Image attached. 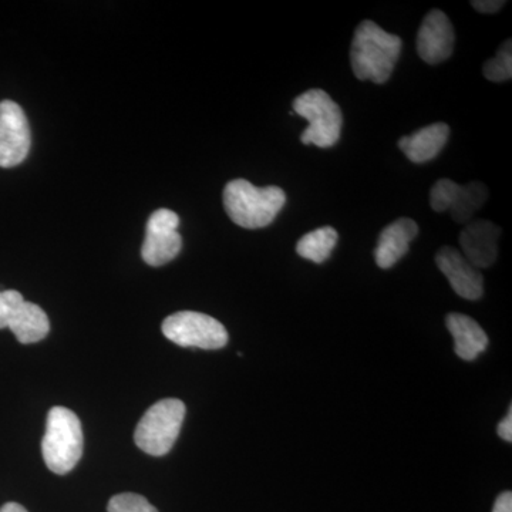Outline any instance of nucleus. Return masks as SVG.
I'll return each instance as SVG.
<instances>
[{"mask_svg":"<svg viewBox=\"0 0 512 512\" xmlns=\"http://www.w3.org/2000/svg\"><path fill=\"white\" fill-rule=\"evenodd\" d=\"M402 46L399 36L390 35L372 20H363L357 26L350 47L353 73L359 80L386 83L396 67Z\"/></svg>","mask_w":512,"mask_h":512,"instance_id":"f257e3e1","label":"nucleus"},{"mask_svg":"<svg viewBox=\"0 0 512 512\" xmlns=\"http://www.w3.org/2000/svg\"><path fill=\"white\" fill-rule=\"evenodd\" d=\"M286 202L282 188L255 187L247 180H234L225 185L224 207L234 224L247 229L268 227Z\"/></svg>","mask_w":512,"mask_h":512,"instance_id":"f03ea898","label":"nucleus"},{"mask_svg":"<svg viewBox=\"0 0 512 512\" xmlns=\"http://www.w3.org/2000/svg\"><path fill=\"white\" fill-rule=\"evenodd\" d=\"M83 429L77 414L66 407L56 406L47 414L42 454L50 471L70 473L83 456Z\"/></svg>","mask_w":512,"mask_h":512,"instance_id":"7ed1b4c3","label":"nucleus"},{"mask_svg":"<svg viewBox=\"0 0 512 512\" xmlns=\"http://www.w3.org/2000/svg\"><path fill=\"white\" fill-rule=\"evenodd\" d=\"M293 113L309 123L303 131L301 141L306 146L329 148L338 144L342 133V110L325 90L312 89L296 97Z\"/></svg>","mask_w":512,"mask_h":512,"instance_id":"20e7f679","label":"nucleus"},{"mask_svg":"<svg viewBox=\"0 0 512 512\" xmlns=\"http://www.w3.org/2000/svg\"><path fill=\"white\" fill-rule=\"evenodd\" d=\"M185 413V404L178 399H164L153 404L134 433L137 447L154 457L170 453L180 434Z\"/></svg>","mask_w":512,"mask_h":512,"instance_id":"39448f33","label":"nucleus"},{"mask_svg":"<svg viewBox=\"0 0 512 512\" xmlns=\"http://www.w3.org/2000/svg\"><path fill=\"white\" fill-rule=\"evenodd\" d=\"M165 338L181 348L217 350L227 346L228 332L221 322L200 312H177L161 326Z\"/></svg>","mask_w":512,"mask_h":512,"instance_id":"423d86ee","label":"nucleus"},{"mask_svg":"<svg viewBox=\"0 0 512 512\" xmlns=\"http://www.w3.org/2000/svg\"><path fill=\"white\" fill-rule=\"evenodd\" d=\"M180 218L174 211L157 210L147 222L146 239H144L141 256L150 266H161L173 261L180 254L183 238L177 228Z\"/></svg>","mask_w":512,"mask_h":512,"instance_id":"0eeeda50","label":"nucleus"},{"mask_svg":"<svg viewBox=\"0 0 512 512\" xmlns=\"http://www.w3.org/2000/svg\"><path fill=\"white\" fill-rule=\"evenodd\" d=\"M32 144L25 111L12 100L0 101V167L12 168L26 160Z\"/></svg>","mask_w":512,"mask_h":512,"instance_id":"6e6552de","label":"nucleus"},{"mask_svg":"<svg viewBox=\"0 0 512 512\" xmlns=\"http://www.w3.org/2000/svg\"><path fill=\"white\" fill-rule=\"evenodd\" d=\"M454 42L456 35L446 13L437 9L427 13L416 39L420 59L429 64L446 62L453 55Z\"/></svg>","mask_w":512,"mask_h":512,"instance_id":"1a4fd4ad","label":"nucleus"},{"mask_svg":"<svg viewBox=\"0 0 512 512\" xmlns=\"http://www.w3.org/2000/svg\"><path fill=\"white\" fill-rule=\"evenodd\" d=\"M436 264L458 296L467 301H478L483 296V274L460 251L451 247L441 248L436 255Z\"/></svg>","mask_w":512,"mask_h":512,"instance_id":"9d476101","label":"nucleus"},{"mask_svg":"<svg viewBox=\"0 0 512 512\" xmlns=\"http://www.w3.org/2000/svg\"><path fill=\"white\" fill-rule=\"evenodd\" d=\"M501 229L487 220L470 221L461 231V254L477 269H487L495 264L498 256V238Z\"/></svg>","mask_w":512,"mask_h":512,"instance_id":"9b49d317","label":"nucleus"},{"mask_svg":"<svg viewBox=\"0 0 512 512\" xmlns=\"http://www.w3.org/2000/svg\"><path fill=\"white\" fill-rule=\"evenodd\" d=\"M419 235V225L410 218H400L387 225L380 232L375 249L376 264L389 269L396 265L409 252L410 242Z\"/></svg>","mask_w":512,"mask_h":512,"instance_id":"f8f14e48","label":"nucleus"},{"mask_svg":"<svg viewBox=\"0 0 512 512\" xmlns=\"http://www.w3.org/2000/svg\"><path fill=\"white\" fill-rule=\"evenodd\" d=\"M448 137L450 127L446 123H434L414 131L412 136L400 138L399 148L412 163L423 164L439 156Z\"/></svg>","mask_w":512,"mask_h":512,"instance_id":"ddd939ff","label":"nucleus"},{"mask_svg":"<svg viewBox=\"0 0 512 512\" xmlns=\"http://www.w3.org/2000/svg\"><path fill=\"white\" fill-rule=\"evenodd\" d=\"M448 332L454 338V350L460 359L473 362L488 346L487 333L470 316L450 313L446 319Z\"/></svg>","mask_w":512,"mask_h":512,"instance_id":"4468645a","label":"nucleus"},{"mask_svg":"<svg viewBox=\"0 0 512 512\" xmlns=\"http://www.w3.org/2000/svg\"><path fill=\"white\" fill-rule=\"evenodd\" d=\"M8 328L23 345L40 342L49 335L50 322L46 312L36 303L23 301L13 312Z\"/></svg>","mask_w":512,"mask_h":512,"instance_id":"2eb2a0df","label":"nucleus"},{"mask_svg":"<svg viewBox=\"0 0 512 512\" xmlns=\"http://www.w3.org/2000/svg\"><path fill=\"white\" fill-rule=\"evenodd\" d=\"M338 239V231L335 228H318L299 239L296 252L308 261L323 264L332 255L333 249L338 244Z\"/></svg>","mask_w":512,"mask_h":512,"instance_id":"dca6fc26","label":"nucleus"},{"mask_svg":"<svg viewBox=\"0 0 512 512\" xmlns=\"http://www.w3.org/2000/svg\"><path fill=\"white\" fill-rule=\"evenodd\" d=\"M487 200L488 188L483 183L474 181V183L461 185L456 201L450 208L451 218L457 224H468L473 220L476 212L484 207Z\"/></svg>","mask_w":512,"mask_h":512,"instance_id":"f3484780","label":"nucleus"},{"mask_svg":"<svg viewBox=\"0 0 512 512\" xmlns=\"http://www.w3.org/2000/svg\"><path fill=\"white\" fill-rule=\"evenodd\" d=\"M484 77L490 82L501 83L512 77V42L505 40L497 56L487 60L483 66Z\"/></svg>","mask_w":512,"mask_h":512,"instance_id":"a211bd4d","label":"nucleus"},{"mask_svg":"<svg viewBox=\"0 0 512 512\" xmlns=\"http://www.w3.org/2000/svg\"><path fill=\"white\" fill-rule=\"evenodd\" d=\"M461 185L443 178L433 185L430 191V205L436 212L450 211L456 201Z\"/></svg>","mask_w":512,"mask_h":512,"instance_id":"6ab92c4d","label":"nucleus"},{"mask_svg":"<svg viewBox=\"0 0 512 512\" xmlns=\"http://www.w3.org/2000/svg\"><path fill=\"white\" fill-rule=\"evenodd\" d=\"M109 512H158L143 495L124 493L114 495L107 505Z\"/></svg>","mask_w":512,"mask_h":512,"instance_id":"aec40b11","label":"nucleus"},{"mask_svg":"<svg viewBox=\"0 0 512 512\" xmlns=\"http://www.w3.org/2000/svg\"><path fill=\"white\" fill-rule=\"evenodd\" d=\"M25 301L18 291H0V329L8 328L16 308Z\"/></svg>","mask_w":512,"mask_h":512,"instance_id":"412c9836","label":"nucleus"},{"mask_svg":"<svg viewBox=\"0 0 512 512\" xmlns=\"http://www.w3.org/2000/svg\"><path fill=\"white\" fill-rule=\"evenodd\" d=\"M504 5V0H474V2H471L474 9L481 13H487V15H493V13L503 9Z\"/></svg>","mask_w":512,"mask_h":512,"instance_id":"4be33fe9","label":"nucleus"},{"mask_svg":"<svg viewBox=\"0 0 512 512\" xmlns=\"http://www.w3.org/2000/svg\"><path fill=\"white\" fill-rule=\"evenodd\" d=\"M498 436L501 437L507 443H511L512 441V409L508 410L507 416L504 417L503 420L500 421L497 427Z\"/></svg>","mask_w":512,"mask_h":512,"instance_id":"5701e85b","label":"nucleus"},{"mask_svg":"<svg viewBox=\"0 0 512 512\" xmlns=\"http://www.w3.org/2000/svg\"><path fill=\"white\" fill-rule=\"evenodd\" d=\"M493 512H512V494L510 491L503 493L495 501Z\"/></svg>","mask_w":512,"mask_h":512,"instance_id":"b1692460","label":"nucleus"},{"mask_svg":"<svg viewBox=\"0 0 512 512\" xmlns=\"http://www.w3.org/2000/svg\"><path fill=\"white\" fill-rule=\"evenodd\" d=\"M0 512H28L26 511V508H23L22 505L16 504V503H8L3 505L2 508H0Z\"/></svg>","mask_w":512,"mask_h":512,"instance_id":"393cba45","label":"nucleus"}]
</instances>
